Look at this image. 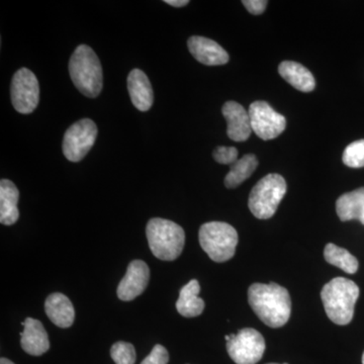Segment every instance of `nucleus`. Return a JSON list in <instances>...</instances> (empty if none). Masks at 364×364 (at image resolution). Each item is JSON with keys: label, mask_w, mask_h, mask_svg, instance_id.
I'll return each instance as SVG.
<instances>
[{"label": "nucleus", "mask_w": 364, "mask_h": 364, "mask_svg": "<svg viewBox=\"0 0 364 364\" xmlns=\"http://www.w3.org/2000/svg\"><path fill=\"white\" fill-rule=\"evenodd\" d=\"M358 296V284L344 277L333 279L325 284L321 291V299L328 318L340 326L351 322Z\"/></svg>", "instance_id": "nucleus-2"}, {"label": "nucleus", "mask_w": 364, "mask_h": 364, "mask_svg": "<svg viewBox=\"0 0 364 364\" xmlns=\"http://www.w3.org/2000/svg\"><path fill=\"white\" fill-rule=\"evenodd\" d=\"M267 364H279V363H267ZM284 364H287V363H284Z\"/></svg>", "instance_id": "nucleus-31"}, {"label": "nucleus", "mask_w": 364, "mask_h": 364, "mask_svg": "<svg viewBox=\"0 0 364 364\" xmlns=\"http://www.w3.org/2000/svg\"><path fill=\"white\" fill-rule=\"evenodd\" d=\"M248 112L253 133L262 140H272L286 130V117L275 112L267 102H254Z\"/></svg>", "instance_id": "nucleus-10"}, {"label": "nucleus", "mask_w": 364, "mask_h": 364, "mask_svg": "<svg viewBox=\"0 0 364 364\" xmlns=\"http://www.w3.org/2000/svg\"><path fill=\"white\" fill-rule=\"evenodd\" d=\"M213 155L215 161L220 164L232 165L239 159L237 148L226 147V146H219L215 148Z\"/></svg>", "instance_id": "nucleus-25"}, {"label": "nucleus", "mask_w": 364, "mask_h": 364, "mask_svg": "<svg viewBox=\"0 0 364 364\" xmlns=\"http://www.w3.org/2000/svg\"><path fill=\"white\" fill-rule=\"evenodd\" d=\"M342 160L351 168L364 167V140L355 141L345 148Z\"/></svg>", "instance_id": "nucleus-23"}, {"label": "nucleus", "mask_w": 364, "mask_h": 364, "mask_svg": "<svg viewBox=\"0 0 364 364\" xmlns=\"http://www.w3.org/2000/svg\"><path fill=\"white\" fill-rule=\"evenodd\" d=\"M150 279V269L142 260H134L129 264L124 279L117 287V296L124 301H132L145 291Z\"/></svg>", "instance_id": "nucleus-11"}, {"label": "nucleus", "mask_w": 364, "mask_h": 364, "mask_svg": "<svg viewBox=\"0 0 364 364\" xmlns=\"http://www.w3.org/2000/svg\"><path fill=\"white\" fill-rule=\"evenodd\" d=\"M146 234L151 251L158 259L173 261L181 256L186 234L176 223L154 218L148 222Z\"/></svg>", "instance_id": "nucleus-4"}, {"label": "nucleus", "mask_w": 364, "mask_h": 364, "mask_svg": "<svg viewBox=\"0 0 364 364\" xmlns=\"http://www.w3.org/2000/svg\"><path fill=\"white\" fill-rule=\"evenodd\" d=\"M286 179L277 173H270L254 186L249 196L248 207L254 217L267 220L274 215L287 193Z\"/></svg>", "instance_id": "nucleus-6"}, {"label": "nucleus", "mask_w": 364, "mask_h": 364, "mask_svg": "<svg viewBox=\"0 0 364 364\" xmlns=\"http://www.w3.org/2000/svg\"><path fill=\"white\" fill-rule=\"evenodd\" d=\"M248 301L256 316L268 327H282L291 318V296L287 289L274 282L253 284L248 289Z\"/></svg>", "instance_id": "nucleus-1"}, {"label": "nucleus", "mask_w": 364, "mask_h": 364, "mask_svg": "<svg viewBox=\"0 0 364 364\" xmlns=\"http://www.w3.org/2000/svg\"><path fill=\"white\" fill-rule=\"evenodd\" d=\"M11 102L16 112L31 114L40 100L39 81L32 71L21 68L14 73L11 86Z\"/></svg>", "instance_id": "nucleus-9"}, {"label": "nucleus", "mask_w": 364, "mask_h": 364, "mask_svg": "<svg viewBox=\"0 0 364 364\" xmlns=\"http://www.w3.org/2000/svg\"><path fill=\"white\" fill-rule=\"evenodd\" d=\"M169 361L168 351L162 345H155L149 355L141 364H167Z\"/></svg>", "instance_id": "nucleus-26"}, {"label": "nucleus", "mask_w": 364, "mask_h": 364, "mask_svg": "<svg viewBox=\"0 0 364 364\" xmlns=\"http://www.w3.org/2000/svg\"><path fill=\"white\" fill-rule=\"evenodd\" d=\"M227 351L235 363L256 364L264 354L265 340L257 330L244 328L236 335H230Z\"/></svg>", "instance_id": "nucleus-7"}, {"label": "nucleus", "mask_w": 364, "mask_h": 364, "mask_svg": "<svg viewBox=\"0 0 364 364\" xmlns=\"http://www.w3.org/2000/svg\"><path fill=\"white\" fill-rule=\"evenodd\" d=\"M23 331L21 334V345L26 353L40 356L50 348L49 337L44 326L39 320L26 318L23 323Z\"/></svg>", "instance_id": "nucleus-14"}, {"label": "nucleus", "mask_w": 364, "mask_h": 364, "mask_svg": "<svg viewBox=\"0 0 364 364\" xmlns=\"http://www.w3.org/2000/svg\"><path fill=\"white\" fill-rule=\"evenodd\" d=\"M242 4L246 7L249 13L254 14V16H259V14L264 13L268 1L267 0H243Z\"/></svg>", "instance_id": "nucleus-27"}, {"label": "nucleus", "mask_w": 364, "mask_h": 364, "mask_svg": "<svg viewBox=\"0 0 364 364\" xmlns=\"http://www.w3.org/2000/svg\"><path fill=\"white\" fill-rule=\"evenodd\" d=\"M97 127L90 119H83L72 124L63 138L64 156L71 162H78L87 155L95 145Z\"/></svg>", "instance_id": "nucleus-8"}, {"label": "nucleus", "mask_w": 364, "mask_h": 364, "mask_svg": "<svg viewBox=\"0 0 364 364\" xmlns=\"http://www.w3.org/2000/svg\"><path fill=\"white\" fill-rule=\"evenodd\" d=\"M336 212L342 222L358 220L364 225V188L340 196L336 202Z\"/></svg>", "instance_id": "nucleus-20"}, {"label": "nucleus", "mask_w": 364, "mask_h": 364, "mask_svg": "<svg viewBox=\"0 0 364 364\" xmlns=\"http://www.w3.org/2000/svg\"><path fill=\"white\" fill-rule=\"evenodd\" d=\"M20 191L9 179L0 181V223L6 226L16 224L20 217L18 203Z\"/></svg>", "instance_id": "nucleus-17"}, {"label": "nucleus", "mask_w": 364, "mask_h": 364, "mask_svg": "<svg viewBox=\"0 0 364 364\" xmlns=\"http://www.w3.org/2000/svg\"><path fill=\"white\" fill-rule=\"evenodd\" d=\"M200 291L198 280L193 279L181 289L176 301L177 312L186 318L198 317L205 310V301L198 296Z\"/></svg>", "instance_id": "nucleus-18"}, {"label": "nucleus", "mask_w": 364, "mask_h": 364, "mask_svg": "<svg viewBox=\"0 0 364 364\" xmlns=\"http://www.w3.org/2000/svg\"><path fill=\"white\" fill-rule=\"evenodd\" d=\"M111 356L116 364H135V347L128 342H117L112 345Z\"/></svg>", "instance_id": "nucleus-24"}, {"label": "nucleus", "mask_w": 364, "mask_h": 364, "mask_svg": "<svg viewBox=\"0 0 364 364\" xmlns=\"http://www.w3.org/2000/svg\"><path fill=\"white\" fill-rule=\"evenodd\" d=\"M258 160L254 154H246L233 164L230 165V171L225 177V186L228 188H236L247 181L257 169Z\"/></svg>", "instance_id": "nucleus-21"}, {"label": "nucleus", "mask_w": 364, "mask_h": 364, "mask_svg": "<svg viewBox=\"0 0 364 364\" xmlns=\"http://www.w3.org/2000/svg\"><path fill=\"white\" fill-rule=\"evenodd\" d=\"M189 52L198 62L207 66L225 65L229 62L226 50L215 41L208 38L193 36L188 39Z\"/></svg>", "instance_id": "nucleus-13"}, {"label": "nucleus", "mask_w": 364, "mask_h": 364, "mask_svg": "<svg viewBox=\"0 0 364 364\" xmlns=\"http://www.w3.org/2000/svg\"><path fill=\"white\" fill-rule=\"evenodd\" d=\"M363 364H364V353H363Z\"/></svg>", "instance_id": "nucleus-30"}, {"label": "nucleus", "mask_w": 364, "mask_h": 364, "mask_svg": "<svg viewBox=\"0 0 364 364\" xmlns=\"http://www.w3.org/2000/svg\"><path fill=\"white\" fill-rule=\"evenodd\" d=\"M45 311L48 318L60 328H69L75 318V311L70 299L63 294H50L46 299Z\"/></svg>", "instance_id": "nucleus-16"}, {"label": "nucleus", "mask_w": 364, "mask_h": 364, "mask_svg": "<svg viewBox=\"0 0 364 364\" xmlns=\"http://www.w3.org/2000/svg\"><path fill=\"white\" fill-rule=\"evenodd\" d=\"M200 244L210 259L222 263L233 258L238 244V233L224 222H208L198 232Z\"/></svg>", "instance_id": "nucleus-5"}, {"label": "nucleus", "mask_w": 364, "mask_h": 364, "mask_svg": "<svg viewBox=\"0 0 364 364\" xmlns=\"http://www.w3.org/2000/svg\"><path fill=\"white\" fill-rule=\"evenodd\" d=\"M165 4L174 7H182L188 6V0H165Z\"/></svg>", "instance_id": "nucleus-28"}, {"label": "nucleus", "mask_w": 364, "mask_h": 364, "mask_svg": "<svg viewBox=\"0 0 364 364\" xmlns=\"http://www.w3.org/2000/svg\"><path fill=\"white\" fill-rule=\"evenodd\" d=\"M279 73L287 82L301 92H311L315 90L316 81L313 74L301 64L284 61L279 66Z\"/></svg>", "instance_id": "nucleus-19"}, {"label": "nucleus", "mask_w": 364, "mask_h": 364, "mask_svg": "<svg viewBox=\"0 0 364 364\" xmlns=\"http://www.w3.org/2000/svg\"><path fill=\"white\" fill-rule=\"evenodd\" d=\"M324 257L329 264L334 265L349 274H354L358 270V260L355 256L335 244L329 243L326 245Z\"/></svg>", "instance_id": "nucleus-22"}, {"label": "nucleus", "mask_w": 364, "mask_h": 364, "mask_svg": "<svg viewBox=\"0 0 364 364\" xmlns=\"http://www.w3.org/2000/svg\"><path fill=\"white\" fill-rule=\"evenodd\" d=\"M0 364H14L13 361L9 360V359L6 358H1V360H0Z\"/></svg>", "instance_id": "nucleus-29"}, {"label": "nucleus", "mask_w": 364, "mask_h": 364, "mask_svg": "<svg viewBox=\"0 0 364 364\" xmlns=\"http://www.w3.org/2000/svg\"><path fill=\"white\" fill-rule=\"evenodd\" d=\"M72 82L85 97L95 98L102 90V68L95 51L86 45L76 48L69 61Z\"/></svg>", "instance_id": "nucleus-3"}, {"label": "nucleus", "mask_w": 364, "mask_h": 364, "mask_svg": "<svg viewBox=\"0 0 364 364\" xmlns=\"http://www.w3.org/2000/svg\"><path fill=\"white\" fill-rule=\"evenodd\" d=\"M222 114L227 121V134L235 142H245L252 134L250 117L245 107L236 102L223 105Z\"/></svg>", "instance_id": "nucleus-12"}, {"label": "nucleus", "mask_w": 364, "mask_h": 364, "mask_svg": "<svg viewBox=\"0 0 364 364\" xmlns=\"http://www.w3.org/2000/svg\"><path fill=\"white\" fill-rule=\"evenodd\" d=\"M128 90L132 104L136 109L149 111L154 102V93L149 78L140 69H133L129 74Z\"/></svg>", "instance_id": "nucleus-15"}]
</instances>
